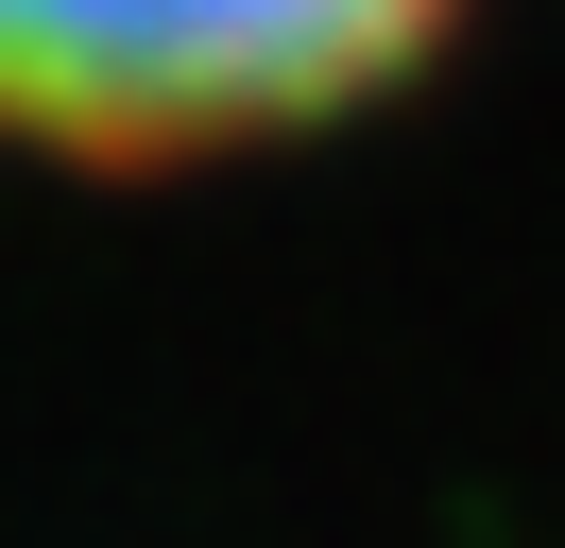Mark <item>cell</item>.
I'll list each match as a JSON object with an SVG mask.
<instances>
[{
  "mask_svg": "<svg viewBox=\"0 0 565 548\" xmlns=\"http://www.w3.org/2000/svg\"><path fill=\"white\" fill-rule=\"evenodd\" d=\"M497 0H0V171L86 205L257 189L412 120Z\"/></svg>",
  "mask_w": 565,
  "mask_h": 548,
  "instance_id": "6da1fadb",
  "label": "cell"
}]
</instances>
